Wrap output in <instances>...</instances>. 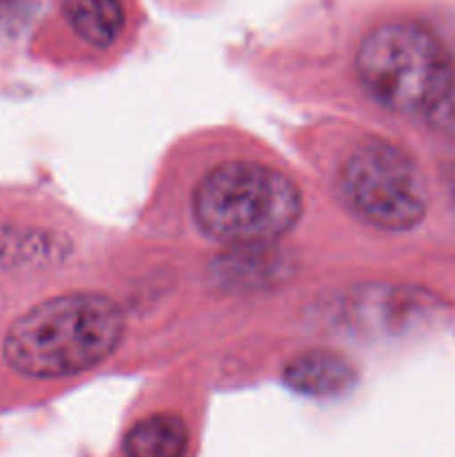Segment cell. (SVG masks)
I'll use <instances>...</instances> for the list:
<instances>
[{"label":"cell","instance_id":"1","mask_svg":"<svg viewBox=\"0 0 455 457\" xmlns=\"http://www.w3.org/2000/svg\"><path fill=\"white\" fill-rule=\"evenodd\" d=\"M123 312L105 295H61L9 326L4 360L27 378H70L107 360L123 337Z\"/></svg>","mask_w":455,"mask_h":457},{"label":"cell","instance_id":"2","mask_svg":"<svg viewBox=\"0 0 455 457\" xmlns=\"http://www.w3.org/2000/svg\"><path fill=\"white\" fill-rule=\"evenodd\" d=\"M355 67L370 96L401 114L437 110L455 80L453 61L440 36L409 18L375 25L357 47Z\"/></svg>","mask_w":455,"mask_h":457},{"label":"cell","instance_id":"3","mask_svg":"<svg viewBox=\"0 0 455 457\" xmlns=\"http://www.w3.org/2000/svg\"><path fill=\"white\" fill-rule=\"evenodd\" d=\"M196 226L223 244L279 239L302 217V195L285 174L254 161H228L192 196Z\"/></svg>","mask_w":455,"mask_h":457},{"label":"cell","instance_id":"4","mask_svg":"<svg viewBox=\"0 0 455 457\" xmlns=\"http://www.w3.org/2000/svg\"><path fill=\"white\" fill-rule=\"evenodd\" d=\"M351 208L382 230H410L426 214L428 190L413 156L395 143L370 138L357 145L342 170Z\"/></svg>","mask_w":455,"mask_h":457},{"label":"cell","instance_id":"5","mask_svg":"<svg viewBox=\"0 0 455 457\" xmlns=\"http://www.w3.org/2000/svg\"><path fill=\"white\" fill-rule=\"evenodd\" d=\"M284 379L290 388L303 395L328 397L339 395L352 386L355 369L337 353L308 351L285 366Z\"/></svg>","mask_w":455,"mask_h":457},{"label":"cell","instance_id":"6","mask_svg":"<svg viewBox=\"0 0 455 457\" xmlns=\"http://www.w3.org/2000/svg\"><path fill=\"white\" fill-rule=\"evenodd\" d=\"M187 442V427L178 415L156 413L125 433L123 453L125 457H183Z\"/></svg>","mask_w":455,"mask_h":457},{"label":"cell","instance_id":"7","mask_svg":"<svg viewBox=\"0 0 455 457\" xmlns=\"http://www.w3.org/2000/svg\"><path fill=\"white\" fill-rule=\"evenodd\" d=\"M62 13L74 34L96 49L114 45L125 27L120 0H62Z\"/></svg>","mask_w":455,"mask_h":457}]
</instances>
